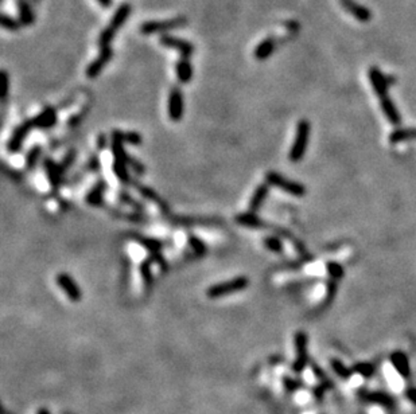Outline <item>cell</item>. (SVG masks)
I'll return each instance as SVG.
<instances>
[{
    "label": "cell",
    "instance_id": "1",
    "mask_svg": "<svg viewBox=\"0 0 416 414\" xmlns=\"http://www.w3.org/2000/svg\"><path fill=\"white\" fill-rule=\"evenodd\" d=\"M249 279L245 276H237L233 279L224 281V283L214 284L210 288H207L206 296L209 299H221L225 296H231V294L244 290L248 288Z\"/></svg>",
    "mask_w": 416,
    "mask_h": 414
},
{
    "label": "cell",
    "instance_id": "2",
    "mask_svg": "<svg viewBox=\"0 0 416 414\" xmlns=\"http://www.w3.org/2000/svg\"><path fill=\"white\" fill-rule=\"evenodd\" d=\"M309 136H310V123L307 120H300L296 127V135L294 144H292L290 153H288V159L292 163H298L299 160L303 159V156L306 153L307 145H309Z\"/></svg>",
    "mask_w": 416,
    "mask_h": 414
},
{
    "label": "cell",
    "instance_id": "3",
    "mask_svg": "<svg viewBox=\"0 0 416 414\" xmlns=\"http://www.w3.org/2000/svg\"><path fill=\"white\" fill-rule=\"evenodd\" d=\"M266 182L270 186L280 188L283 191L288 192V194L291 195H295V196H303V195L306 194V188H305V186L302 183L290 181V179L285 178L280 173L275 172V171H270V172L266 173Z\"/></svg>",
    "mask_w": 416,
    "mask_h": 414
},
{
    "label": "cell",
    "instance_id": "4",
    "mask_svg": "<svg viewBox=\"0 0 416 414\" xmlns=\"http://www.w3.org/2000/svg\"><path fill=\"white\" fill-rule=\"evenodd\" d=\"M187 19L183 16H178V18L167 19V21H151L143 23L140 27V31L144 35H151V34H157V32H166L170 30L179 29L186 26Z\"/></svg>",
    "mask_w": 416,
    "mask_h": 414
},
{
    "label": "cell",
    "instance_id": "5",
    "mask_svg": "<svg viewBox=\"0 0 416 414\" xmlns=\"http://www.w3.org/2000/svg\"><path fill=\"white\" fill-rule=\"evenodd\" d=\"M167 112L168 117H170V120L173 123L181 121L183 113H185V100H183L182 90L178 86L171 88L167 101Z\"/></svg>",
    "mask_w": 416,
    "mask_h": 414
},
{
    "label": "cell",
    "instance_id": "6",
    "mask_svg": "<svg viewBox=\"0 0 416 414\" xmlns=\"http://www.w3.org/2000/svg\"><path fill=\"white\" fill-rule=\"evenodd\" d=\"M32 128H35L34 127V121H32V119L25 121V123H22L19 127L15 128L14 133H12V136H11V139H10V142H8V144H7L8 152L18 153L19 151H21L22 147H23V143H25L26 137L29 136L30 131H31Z\"/></svg>",
    "mask_w": 416,
    "mask_h": 414
},
{
    "label": "cell",
    "instance_id": "7",
    "mask_svg": "<svg viewBox=\"0 0 416 414\" xmlns=\"http://www.w3.org/2000/svg\"><path fill=\"white\" fill-rule=\"evenodd\" d=\"M160 45L163 47H167V49L177 50L183 58H188L190 55H193L194 50H196L190 42L173 35L160 36Z\"/></svg>",
    "mask_w": 416,
    "mask_h": 414
},
{
    "label": "cell",
    "instance_id": "8",
    "mask_svg": "<svg viewBox=\"0 0 416 414\" xmlns=\"http://www.w3.org/2000/svg\"><path fill=\"white\" fill-rule=\"evenodd\" d=\"M57 284L58 287L62 289V292L68 296L69 300L79 303L82 299L81 289H80L77 283L71 279V276H69L68 273H60L57 276Z\"/></svg>",
    "mask_w": 416,
    "mask_h": 414
},
{
    "label": "cell",
    "instance_id": "9",
    "mask_svg": "<svg viewBox=\"0 0 416 414\" xmlns=\"http://www.w3.org/2000/svg\"><path fill=\"white\" fill-rule=\"evenodd\" d=\"M112 57H114V50L110 49V46L103 47V49L100 50L99 57L93 61V62H90L88 69H86V75L89 78L99 77L101 74V71L104 70V68L109 64Z\"/></svg>",
    "mask_w": 416,
    "mask_h": 414
},
{
    "label": "cell",
    "instance_id": "10",
    "mask_svg": "<svg viewBox=\"0 0 416 414\" xmlns=\"http://www.w3.org/2000/svg\"><path fill=\"white\" fill-rule=\"evenodd\" d=\"M296 359L292 365V370L300 372L307 365V337L305 332H298L295 335Z\"/></svg>",
    "mask_w": 416,
    "mask_h": 414
},
{
    "label": "cell",
    "instance_id": "11",
    "mask_svg": "<svg viewBox=\"0 0 416 414\" xmlns=\"http://www.w3.org/2000/svg\"><path fill=\"white\" fill-rule=\"evenodd\" d=\"M32 121H34V127L35 128L47 131V129H51L54 125L57 124V112H55L54 108L47 106L38 116L34 117Z\"/></svg>",
    "mask_w": 416,
    "mask_h": 414
},
{
    "label": "cell",
    "instance_id": "12",
    "mask_svg": "<svg viewBox=\"0 0 416 414\" xmlns=\"http://www.w3.org/2000/svg\"><path fill=\"white\" fill-rule=\"evenodd\" d=\"M339 3L357 21L369 22L372 19V12L367 7H364L357 2H354V0H339Z\"/></svg>",
    "mask_w": 416,
    "mask_h": 414
},
{
    "label": "cell",
    "instance_id": "13",
    "mask_svg": "<svg viewBox=\"0 0 416 414\" xmlns=\"http://www.w3.org/2000/svg\"><path fill=\"white\" fill-rule=\"evenodd\" d=\"M43 167H45V171L47 173V179L50 182L51 190L55 192L60 188L61 181H62V173H64L62 168H61L60 164H57L51 159L43 160Z\"/></svg>",
    "mask_w": 416,
    "mask_h": 414
},
{
    "label": "cell",
    "instance_id": "14",
    "mask_svg": "<svg viewBox=\"0 0 416 414\" xmlns=\"http://www.w3.org/2000/svg\"><path fill=\"white\" fill-rule=\"evenodd\" d=\"M132 183H134V187L138 190V192L142 195L143 198H146L147 201H151V202H154L155 205H158V207H159L160 211H163V212L168 211L167 203L164 202L163 199L160 198L159 195L157 194V191H154L153 188L147 187V186H144V184H142V183H138V182H132Z\"/></svg>",
    "mask_w": 416,
    "mask_h": 414
},
{
    "label": "cell",
    "instance_id": "15",
    "mask_svg": "<svg viewBox=\"0 0 416 414\" xmlns=\"http://www.w3.org/2000/svg\"><path fill=\"white\" fill-rule=\"evenodd\" d=\"M268 192H270V184L267 182L259 184L256 187V190L253 191L252 198L249 201V211L256 212L261 209L264 201L267 199Z\"/></svg>",
    "mask_w": 416,
    "mask_h": 414
},
{
    "label": "cell",
    "instance_id": "16",
    "mask_svg": "<svg viewBox=\"0 0 416 414\" xmlns=\"http://www.w3.org/2000/svg\"><path fill=\"white\" fill-rule=\"evenodd\" d=\"M369 78L370 84L373 86L374 92L380 97L387 96L388 92V80L383 73L377 68H372L369 70Z\"/></svg>",
    "mask_w": 416,
    "mask_h": 414
},
{
    "label": "cell",
    "instance_id": "17",
    "mask_svg": "<svg viewBox=\"0 0 416 414\" xmlns=\"http://www.w3.org/2000/svg\"><path fill=\"white\" fill-rule=\"evenodd\" d=\"M16 7H18L19 22L23 26H31L35 22V14L32 10L31 4L29 0H16Z\"/></svg>",
    "mask_w": 416,
    "mask_h": 414
},
{
    "label": "cell",
    "instance_id": "18",
    "mask_svg": "<svg viewBox=\"0 0 416 414\" xmlns=\"http://www.w3.org/2000/svg\"><path fill=\"white\" fill-rule=\"evenodd\" d=\"M132 240L138 244H140L143 248H146L148 250L149 255L157 254V253H162V248H163V242H160L157 238H149L140 235V234H131Z\"/></svg>",
    "mask_w": 416,
    "mask_h": 414
},
{
    "label": "cell",
    "instance_id": "19",
    "mask_svg": "<svg viewBox=\"0 0 416 414\" xmlns=\"http://www.w3.org/2000/svg\"><path fill=\"white\" fill-rule=\"evenodd\" d=\"M107 184L104 181H100L94 184V187L90 190L85 196V201L88 205L94 206V207H100L104 203V192H105Z\"/></svg>",
    "mask_w": 416,
    "mask_h": 414
},
{
    "label": "cell",
    "instance_id": "20",
    "mask_svg": "<svg viewBox=\"0 0 416 414\" xmlns=\"http://www.w3.org/2000/svg\"><path fill=\"white\" fill-rule=\"evenodd\" d=\"M175 73L181 84H188L193 78V66L187 58L182 57L175 65Z\"/></svg>",
    "mask_w": 416,
    "mask_h": 414
},
{
    "label": "cell",
    "instance_id": "21",
    "mask_svg": "<svg viewBox=\"0 0 416 414\" xmlns=\"http://www.w3.org/2000/svg\"><path fill=\"white\" fill-rule=\"evenodd\" d=\"M131 4L129 3H123L120 6V7L116 10V12L114 14V16H112V19H110V27H114L116 31L118 30H120L121 27H123V25H124L125 22H127V19H128L129 14H131Z\"/></svg>",
    "mask_w": 416,
    "mask_h": 414
},
{
    "label": "cell",
    "instance_id": "22",
    "mask_svg": "<svg viewBox=\"0 0 416 414\" xmlns=\"http://www.w3.org/2000/svg\"><path fill=\"white\" fill-rule=\"evenodd\" d=\"M236 222L240 223L241 226L249 227V229H261V227L266 226L263 221L260 220L259 216L252 211L241 212V214L236 215Z\"/></svg>",
    "mask_w": 416,
    "mask_h": 414
},
{
    "label": "cell",
    "instance_id": "23",
    "mask_svg": "<svg viewBox=\"0 0 416 414\" xmlns=\"http://www.w3.org/2000/svg\"><path fill=\"white\" fill-rule=\"evenodd\" d=\"M380 98H381V101H380V103H381V109H383V112H384L385 117H387L388 120L391 121V123L393 125L400 124V120H402V117H400V114H399L395 104L392 103L391 98H389L388 96L380 97Z\"/></svg>",
    "mask_w": 416,
    "mask_h": 414
},
{
    "label": "cell",
    "instance_id": "24",
    "mask_svg": "<svg viewBox=\"0 0 416 414\" xmlns=\"http://www.w3.org/2000/svg\"><path fill=\"white\" fill-rule=\"evenodd\" d=\"M275 46H276V43H275L274 38H266L263 42L260 43L259 46L255 49L253 55H255V58H256L257 61H266L267 58L271 57V54L274 53Z\"/></svg>",
    "mask_w": 416,
    "mask_h": 414
},
{
    "label": "cell",
    "instance_id": "25",
    "mask_svg": "<svg viewBox=\"0 0 416 414\" xmlns=\"http://www.w3.org/2000/svg\"><path fill=\"white\" fill-rule=\"evenodd\" d=\"M411 139H416V128H411V129H396L389 135V142L392 144H398L404 140H411Z\"/></svg>",
    "mask_w": 416,
    "mask_h": 414
},
{
    "label": "cell",
    "instance_id": "26",
    "mask_svg": "<svg viewBox=\"0 0 416 414\" xmlns=\"http://www.w3.org/2000/svg\"><path fill=\"white\" fill-rule=\"evenodd\" d=\"M153 262L154 261L151 259H147V260H144L142 264H140V266H139L140 276H142L143 283H144V287H146L147 289H149V288L153 287L154 276H153V272H151V265H153Z\"/></svg>",
    "mask_w": 416,
    "mask_h": 414
},
{
    "label": "cell",
    "instance_id": "27",
    "mask_svg": "<svg viewBox=\"0 0 416 414\" xmlns=\"http://www.w3.org/2000/svg\"><path fill=\"white\" fill-rule=\"evenodd\" d=\"M392 363L403 377L409 376V363L406 355L402 354V352H395L392 355Z\"/></svg>",
    "mask_w": 416,
    "mask_h": 414
},
{
    "label": "cell",
    "instance_id": "28",
    "mask_svg": "<svg viewBox=\"0 0 416 414\" xmlns=\"http://www.w3.org/2000/svg\"><path fill=\"white\" fill-rule=\"evenodd\" d=\"M187 242L188 246L192 248L193 253L197 255V257H203V255L207 253V246L205 245V242L202 240H199L197 235H188L187 237Z\"/></svg>",
    "mask_w": 416,
    "mask_h": 414
},
{
    "label": "cell",
    "instance_id": "29",
    "mask_svg": "<svg viewBox=\"0 0 416 414\" xmlns=\"http://www.w3.org/2000/svg\"><path fill=\"white\" fill-rule=\"evenodd\" d=\"M41 153H42V148L41 145H34L31 149L29 151L27 156H26V167L29 170H34L38 164V160L41 157Z\"/></svg>",
    "mask_w": 416,
    "mask_h": 414
},
{
    "label": "cell",
    "instance_id": "30",
    "mask_svg": "<svg viewBox=\"0 0 416 414\" xmlns=\"http://www.w3.org/2000/svg\"><path fill=\"white\" fill-rule=\"evenodd\" d=\"M263 242H264V246H266L268 250L274 251V253H276V254H280L281 251H283V244H281V240L279 237H276V235H267V237H264Z\"/></svg>",
    "mask_w": 416,
    "mask_h": 414
},
{
    "label": "cell",
    "instance_id": "31",
    "mask_svg": "<svg viewBox=\"0 0 416 414\" xmlns=\"http://www.w3.org/2000/svg\"><path fill=\"white\" fill-rule=\"evenodd\" d=\"M115 35H116V30H115L114 27H110V26L105 27V29L101 31V34H100V36H99L100 47L103 49V47L110 46V42L114 41Z\"/></svg>",
    "mask_w": 416,
    "mask_h": 414
},
{
    "label": "cell",
    "instance_id": "32",
    "mask_svg": "<svg viewBox=\"0 0 416 414\" xmlns=\"http://www.w3.org/2000/svg\"><path fill=\"white\" fill-rule=\"evenodd\" d=\"M21 25H22L21 22H18L16 19L10 16V15L7 14L2 15V26H3L6 30H8V31H16V30H19Z\"/></svg>",
    "mask_w": 416,
    "mask_h": 414
},
{
    "label": "cell",
    "instance_id": "33",
    "mask_svg": "<svg viewBox=\"0 0 416 414\" xmlns=\"http://www.w3.org/2000/svg\"><path fill=\"white\" fill-rule=\"evenodd\" d=\"M119 199H120L123 203H125V205H129L131 207H134V209L144 211V206H143V203L138 202V201H135L134 198H131V195H128L125 191L119 192Z\"/></svg>",
    "mask_w": 416,
    "mask_h": 414
},
{
    "label": "cell",
    "instance_id": "34",
    "mask_svg": "<svg viewBox=\"0 0 416 414\" xmlns=\"http://www.w3.org/2000/svg\"><path fill=\"white\" fill-rule=\"evenodd\" d=\"M123 140H124L125 144L142 145L143 137L140 133H138V132H127V133L123 132Z\"/></svg>",
    "mask_w": 416,
    "mask_h": 414
},
{
    "label": "cell",
    "instance_id": "35",
    "mask_svg": "<svg viewBox=\"0 0 416 414\" xmlns=\"http://www.w3.org/2000/svg\"><path fill=\"white\" fill-rule=\"evenodd\" d=\"M128 167L139 176H142L143 173L146 172V167L143 166L142 162H139V160H136L132 156H128Z\"/></svg>",
    "mask_w": 416,
    "mask_h": 414
},
{
    "label": "cell",
    "instance_id": "36",
    "mask_svg": "<svg viewBox=\"0 0 416 414\" xmlns=\"http://www.w3.org/2000/svg\"><path fill=\"white\" fill-rule=\"evenodd\" d=\"M2 101H6L8 96V90H10V77H8V73L6 70L2 71Z\"/></svg>",
    "mask_w": 416,
    "mask_h": 414
},
{
    "label": "cell",
    "instance_id": "37",
    "mask_svg": "<svg viewBox=\"0 0 416 414\" xmlns=\"http://www.w3.org/2000/svg\"><path fill=\"white\" fill-rule=\"evenodd\" d=\"M327 269H329L330 276L334 280H338L339 277H342V274H344V270H342L341 265H338V264H333V262H331V264L327 265Z\"/></svg>",
    "mask_w": 416,
    "mask_h": 414
},
{
    "label": "cell",
    "instance_id": "38",
    "mask_svg": "<svg viewBox=\"0 0 416 414\" xmlns=\"http://www.w3.org/2000/svg\"><path fill=\"white\" fill-rule=\"evenodd\" d=\"M74 159H75L74 151H70V152H69L68 155H66V157H65V159H64V162H62V163L60 164L61 168H62V172H65V171L68 170L69 167H70L71 164H73V162H74Z\"/></svg>",
    "mask_w": 416,
    "mask_h": 414
},
{
    "label": "cell",
    "instance_id": "39",
    "mask_svg": "<svg viewBox=\"0 0 416 414\" xmlns=\"http://www.w3.org/2000/svg\"><path fill=\"white\" fill-rule=\"evenodd\" d=\"M331 365H333V367H334V370L337 371L338 376H341V377H348L349 376V371L346 370V367H344V366H342L341 362L333 361V362H331Z\"/></svg>",
    "mask_w": 416,
    "mask_h": 414
},
{
    "label": "cell",
    "instance_id": "40",
    "mask_svg": "<svg viewBox=\"0 0 416 414\" xmlns=\"http://www.w3.org/2000/svg\"><path fill=\"white\" fill-rule=\"evenodd\" d=\"M357 371L363 372L364 376H370L372 372H373V367L370 365H367V363H363V365H358L356 367Z\"/></svg>",
    "mask_w": 416,
    "mask_h": 414
},
{
    "label": "cell",
    "instance_id": "41",
    "mask_svg": "<svg viewBox=\"0 0 416 414\" xmlns=\"http://www.w3.org/2000/svg\"><path fill=\"white\" fill-rule=\"evenodd\" d=\"M97 2H99L100 6L104 8H109L110 6H112V0H97Z\"/></svg>",
    "mask_w": 416,
    "mask_h": 414
},
{
    "label": "cell",
    "instance_id": "42",
    "mask_svg": "<svg viewBox=\"0 0 416 414\" xmlns=\"http://www.w3.org/2000/svg\"><path fill=\"white\" fill-rule=\"evenodd\" d=\"M408 397L413 401V402H416V390L412 389L411 391H408Z\"/></svg>",
    "mask_w": 416,
    "mask_h": 414
},
{
    "label": "cell",
    "instance_id": "43",
    "mask_svg": "<svg viewBox=\"0 0 416 414\" xmlns=\"http://www.w3.org/2000/svg\"><path fill=\"white\" fill-rule=\"evenodd\" d=\"M36 414H50V411L47 410L46 407H41L40 410H38V413Z\"/></svg>",
    "mask_w": 416,
    "mask_h": 414
},
{
    "label": "cell",
    "instance_id": "44",
    "mask_svg": "<svg viewBox=\"0 0 416 414\" xmlns=\"http://www.w3.org/2000/svg\"><path fill=\"white\" fill-rule=\"evenodd\" d=\"M32 2H34V3H38V2H40V0H32Z\"/></svg>",
    "mask_w": 416,
    "mask_h": 414
}]
</instances>
